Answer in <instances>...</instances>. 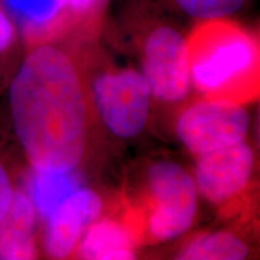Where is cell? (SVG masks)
Segmentation results:
<instances>
[{
  "instance_id": "cell-15",
  "label": "cell",
  "mask_w": 260,
  "mask_h": 260,
  "mask_svg": "<svg viewBox=\"0 0 260 260\" xmlns=\"http://www.w3.org/2000/svg\"><path fill=\"white\" fill-rule=\"evenodd\" d=\"M109 0H60L70 15L75 30L94 34L99 27Z\"/></svg>"
},
{
  "instance_id": "cell-10",
  "label": "cell",
  "mask_w": 260,
  "mask_h": 260,
  "mask_svg": "<svg viewBox=\"0 0 260 260\" xmlns=\"http://www.w3.org/2000/svg\"><path fill=\"white\" fill-rule=\"evenodd\" d=\"M37 218L38 212L27 190L15 188L8 212L0 222V259L37 258Z\"/></svg>"
},
{
  "instance_id": "cell-14",
  "label": "cell",
  "mask_w": 260,
  "mask_h": 260,
  "mask_svg": "<svg viewBox=\"0 0 260 260\" xmlns=\"http://www.w3.org/2000/svg\"><path fill=\"white\" fill-rule=\"evenodd\" d=\"M175 11L197 21L224 18L245 8L248 0H162Z\"/></svg>"
},
{
  "instance_id": "cell-5",
  "label": "cell",
  "mask_w": 260,
  "mask_h": 260,
  "mask_svg": "<svg viewBox=\"0 0 260 260\" xmlns=\"http://www.w3.org/2000/svg\"><path fill=\"white\" fill-rule=\"evenodd\" d=\"M93 102L106 129L116 138L129 140L147 124L152 92L142 73L129 68L109 70L94 80Z\"/></svg>"
},
{
  "instance_id": "cell-13",
  "label": "cell",
  "mask_w": 260,
  "mask_h": 260,
  "mask_svg": "<svg viewBox=\"0 0 260 260\" xmlns=\"http://www.w3.org/2000/svg\"><path fill=\"white\" fill-rule=\"evenodd\" d=\"M249 248L243 240L229 232H216L195 237L182 249L178 259L184 260H242Z\"/></svg>"
},
{
  "instance_id": "cell-1",
  "label": "cell",
  "mask_w": 260,
  "mask_h": 260,
  "mask_svg": "<svg viewBox=\"0 0 260 260\" xmlns=\"http://www.w3.org/2000/svg\"><path fill=\"white\" fill-rule=\"evenodd\" d=\"M15 134L31 169L70 172L88 141V109L76 64L56 42L28 48L9 89Z\"/></svg>"
},
{
  "instance_id": "cell-6",
  "label": "cell",
  "mask_w": 260,
  "mask_h": 260,
  "mask_svg": "<svg viewBox=\"0 0 260 260\" xmlns=\"http://www.w3.org/2000/svg\"><path fill=\"white\" fill-rule=\"evenodd\" d=\"M249 125V112L241 103L206 98L180 113L176 133L184 147L198 157L245 141Z\"/></svg>"
},
{
  "instance_id": "cell-7",
  "label": "cell",
  "mask_w": 260,
  "mask_h": 260,
  "mask_svg": "<svg viewBox=\"0 0 260 260\" xmlns=\"http://www.w3.org/2000/svg\"><path fill=\"white\" fill-rule=\"evenodd\" d=\"M254 167V151L245 141L198 155L193 176L198 193L214 205L225 204L248 187Z\"/></svg>"
},
{
  "instance_id": "cell-16",
  "label": "cell",
  "mask_w": 260,
  "mask_h": 260,
  "mask_svg": "<svg viewBox=\"0 0 260 260\" xmlns=\"http://www.w3.org/2000/svg\"><path fill=\"white\" fill-rule=\"evenodd\" d=\"M17 27L0 6V58L11 53L17 45Z\"/></svg>"
},
{
  "instance_id": "cell-12",
  "label": "cell",
  "mask_w": 260,
  "mask_h": 260,
  "mask_svg": "<svg viewBox=\"0 0 260 260\" xmlns=\"http://www.w3.org/2000/svg\"><path fill=\"white\" fill-rule=\"evenodd\" d=\"M73 172H53L31 169L27 193L34 204L39 217L46 218L61 200L80 188Z\"/></svg>"
},
{
  "instance_id": "cell-4",
  "label": "cell",
  "mask_w": 260,
  "mask_h": 260,
  "mask_svg": "<svg viewBox=\"0 0 260 260\" xmlns=\"http://www.w3.org/2000/svg\"><path fill=\"white\" fill-rule=\"evenodd\" d=\"M148 22L140 39L142 75L155 99L164 103L181 102L191 84L187 37L168 22Z\"/></svg>"
},
{
  "instance_id": "cell-11",
  "label": "cell",
  "mask_w": 260,
  "mask_h": 260,
  "mask_svg": "<svg viewBox=\"0 0 260 260\" xmlns=\"http://www.w3.org/2000/svg\"><path fill=\"white\" fill-rule=\"evenodd\" d=\"M136 232L130 224L98 219L87 230L75 251L82 259L129 260L135 258Z\"/></svg>"
},
{
  "instance_id": "cell-2",
  "label": "cell",
  "mask_w": 260,
  "mask_h": 260,
  "mask_svg": "<svg viewBox=\"0 0 260 260\" xmlns=\"http://www.w3.org/2000/svg\"><path fill=\"white\" fill-rule=\"evenodd\" d=\"M187 48L190 82L206 98L241 103L254 93L259 42L248 29L229 17L200 21Z\"/></svg>"
},
{
  "instance_id": "cell-3",
  "label": "cell",
  "mask_w": 260,
  "mask_h": 260,
  "mask_svg": "<svg viewBox=\"0 0 260 260\" xmlns=\"http://www.w3.org/2000/svg\"><path fill=\"white\" fill-rule=\"evenodd\" d=\"M144 188L140 226L149 240L168 241L190 229L199 193L186 169L171 160L152 162L146 170Z\"/></svg>"
},
{
  "instance_id": "cell-17",
  "label": "cell",
  "mask_w": 260,
  "mask_h": 260,
  "mask_svg": "<svg viewBox=\"0 0 260 260\" xmlns=\"http://www.w3.org/2000/svg\"><path fill=\"white\" fill-rule=\"evenodd\" d=\"M14 190L15 187L12 184L11 177H10L9 172L3 165V162H0V222L8 212Z\"/></svg>"
},
{
  "instance_id": "cell-9",
  "label": "cell",
  "mask_w": 260,
  "mask_h": 260,
  "mask_svg": "<svg viewBox=\"0 0 260 260\" xmlns=\"http://www.w3.org/2000/svg\"><path fill=\"white\" fill-rule=\"evenodd\" d=\"M0 6L19 24L28 48L57 42L75 30L60 0H0Z\"/></svg>"
},
{
  "instance_id": "cell-8",
  "label": "cell",
  "mask_w": 260,
  "mask_h": 260,
  "mask_svg": "<svg viewBox=\"0 0 260 260\" xmlns=\"http://www.w3.org/2000/svg\"><path fill=\"white\" fill-rule=\"evenodd\" d=\"M104 210L102 197L89 188H77L45 218V251L51 258L65 259L73 254L89 226Z\"/></svg>"
}]
</instances>
